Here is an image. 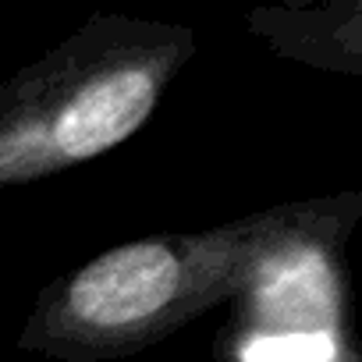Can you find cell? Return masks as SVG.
Here are the masks:
<instances>
[{"label": "cell", "instance_id": "obj_1", "mask_svg": "<svg viewBox=\"0 0 362 362\" xmlns=\"http://www.w3.org/2000/svg\"><path fill=\"white\" fill-rule=\"evenodd\" d=\"M362 196H316L203 228L114 245L54 277L18 334V348L57 362H103L146 351L217 305L256 291L291 252L351 235Z\"/></svg>", "mask_w": 362, "mask_h": 362}, {"label": "cell", "instance_id": "obj_2", "mask_svg": "<svg viewBox=\"0 0 362 362\" xmlns=\"http://www.w3.org/2000/svg\"><path fill=\"white\" fill-rule=\"evenodd\" d=\"M196 47L189 25L93 15L0 82V189L33 185L128 142Z\"/></svg>", "mask_w": 362, "mask_h": 362}, {"label": "cell", "instance_id": "obj_3", "mask_svg": "<svg viewBox=\"0 0 362 362\" xmlns=\"http://www.w3.org/2000/svg\"><path fill=\"white\" fill-rule=\"evenodd\" d=\"M249 29L277 54L323 68L362 75V8L358 0L323 8H259Z\"/></svg>", "mask_w": 362, "mask_h": 362}]
</instances>
